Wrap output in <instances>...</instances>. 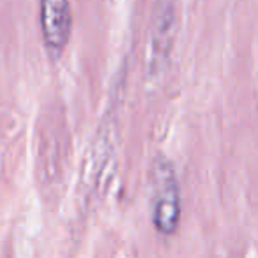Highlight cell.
Returning <instances> with one entry per match:
<instances>
[{"instance_id": "1", "label": "cell", "mask_w": 258, "mask_h": 258, "mask_svg": "<svg viewBox=\"0 0 258 258\" xmlns=\"http://www.w3.org/2000/svg\"><path fill=\"white\" fill-rule=\"evenodd\" d=\"M152 221L158 232L170 235L180 221V189L175 168L165 158L152 166Z\"/></svg>"}, {"instance_id": "2", "label": "cell", "mask_w": 258, "mask_h": 258, "mask_svg": "<svg viewBox=\"0 0 258 258\" xmlns=\"http://www.w3.org/2000/svg\"><path fill=\"white\" fill-rule=\"evenodd\" d=\"M177 11L175 0H154L147 50V76L158 78L168 66L175 41Z\"/></svg>"}, {"instance_id": "3", "label": "cell", "mask_w": 258, "mask_h": 258, "mask_svg": "<svg viewBox=\"0 0 258 258\" xmlns=\"http://www.w3.org/2000/svg\"><path fill=\"white\" fill-rule=\"evenodd\" d=\"M73 15L69 0H41V29L44 48L51 58L64 53L71 37Z\"/></svg>"}]
</instances>
